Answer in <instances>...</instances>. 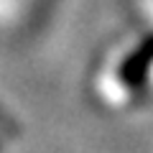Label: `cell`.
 Instances as JSON below:
<instances>
[{
    "mask_svg": "<svg viewBox=\"0 0 153 153\" xmlns=\"http://www.w3.org/2000/svg\"><path fill=\"white\" fill-rule=\"evenodd\" d=\"M0 133H5V135H13V133H18L16 120H13V117H10V115H8L3 107H0Z\"/></svg>",
    "mask_w": 153,
    "mask_h": 153,
    "instance_id": "6da1fadb",
    "label": "cell"
}]
</instances>
